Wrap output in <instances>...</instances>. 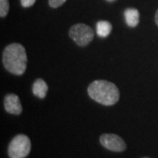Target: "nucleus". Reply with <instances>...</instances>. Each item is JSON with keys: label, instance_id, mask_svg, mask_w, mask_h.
Returning a JSON list of instances; mask_svg holds the SVG:
<instances>
[{"label": "nucleus", "instance_id": "10", "mask_svg": "<svg viewBox=\"0 0 158 158\" xmlns=\"http://www.w3.org/2000/svg\"><path fill=\"white\" fill-rule=\"evenodd\" d=\"M9 1L8 0H0V16L1 18L6 17L9 12Z\"/></svg>", "mask_w": 158, "mask_h": 158}, {"label": "nucleus", "instance_id": "1", "mask_svg": "<svg viewBox=\"0 0 158 158\" xmlns=\"http://www.w3.org/2000/svg\"><path fill=\"white\" fill-rule=\"evenodd\" d=\"M27 56L26 49L19 43H12L6 47L3 53L5 68L14 75H22L27 69Z\"/></svg>", "mask_w": 158, "mask_h": 158}, {"label": "nucleus", "instance_id": "14", "mask_svg": "<svg viewBox=\"0 0 158 158\" xmlns=\"http://www.w3.org/2000/svg\"><path fill=\"white\" fill-rule=\"evenodd\" d=\"M107 2H114V1H116V0H106Z\"/></svg>", "mask_w": 158, "mask_h": 158}, {"label": "nucleus", "instance_id": "6", "mask_svg": "<svg viewBox=\"0 0 158 158\" xmlns=\"http://www.w3.org/2000/svg\"><path fill=\"white\" fill-rule=\"evenodd\" d=\"M5 108L7 113L19 115L22 113V106L19 98L15 94H8L5 98Z\"/></svg>", "mask_w": 158, "mask_h": 158}, {"label": "nucleus", "instance_id": "8", "mask_svg": "<svg viewBox=\"0 0 158 158\" xmlns=\"http://www.w3.org/2000/svg\"><path fill=\"white\" fill-rule=\"evenodd\" d=\"M33 92L39 98H44L48 92V85L43 79H37L33 85Z\"/></svg>", "mask_w": 158, "mask_h": 158}, {"label": "nucleus", "instance_id": "11", "mask_svg": "<svg viewBox=\"0 0 158 158\" xmlns=\"http://www.w3.org/2000/svg\"><path fill=\"white\" fill-rule=\"evenodd\" d=\"M66 0H48V4L52 8H57L63 5Z\"/></svg>", "mask_w": 158, "mask_h": 158}, {"label": "nucleus", "instance_id": "4", "mask_svg": "<svg viewBox=\"0 0 158 158\" xmlns=\"http://www.w3.org/2000/svg\"><path fill=\"white\" fill-rule=\"evenodd\" d=\"M69 37L80 47L88 45L94 38V31L90 27L78 23L71 27L69 29Z\"/></svg>", "mask_w": 158, "mask_h": 158}, {"label": "nucleus", "instance_id": "2", "mask_svg": "<svg viewBox=\"0 0 158 158\" xmlns=\"http://www.w3.org/2000/svg\"><path fill=\"white\" fill-rule=\"evenodd\" d=\"M89 96L104 106H113L118 102L119 91L117 86L106 80H96L88 87Z\"/></svg>", "mask_w": 158, "mask_h": 158}, {"label": "nucleus", "instance_id": "3", "mask_svg": "<svg viewBox=\"0 0 158 158\" xmlns=\"http://www.w3.org/2000/svg\"><path fill=\"white\" fill-rule=\"evenodd\" d=\"M31 150L30 139L25 135H16L10 142L8 155L10 158H25Z\"/></svg>", "mask_w": 158, "mask_h": 158}, {"label": "nucleus", "instance_id": "9", "mask_svg": "<svg viewBox=\"0 0 158 158\" xmlns=\"http://www.w3.org/2000/svg\"><path fill=\"white\" fill-rule=\"evenodd\" d=\"M112 25L111 23L106 21V20H101V21H98L97 23L96 27V32L97 34L102 37V38H106L107 37L109 34H111L112 32Z\"/></svg>", "mask_w": 158, "mask_h": 158}, {"label": "nucleus", "instance_id": "7", "mask_svg": "<svg viewBox=\"0 0 158 158\" xmlns=\"http://www.w3.org/2000/svg\"><path fill=\"white\" fill-rule=\"evenodd\" d=\"M124 16L127 26H129L131 27H135L139 24L140 13L137 9H135V8L126 9L124 11Z\"/></svg>", "mask_w": 158, "mask_h": 158}, {"label": "nucleus", "instance_id": "5", "mask_svg": "<svg viewBox=\"0 0 158 158\" xmlns=\"http://www.w3.org/2000/svg\"><path fill=\"white\" fill-rule=\"evenodd\" d=\"M100 143L103 147L113 152H122L127 148L124 140L113 134L102 135L100 136Z\"/></svg>", "mask_w": 158, "mask_h": 158}, {"label": "nucleus", "instance_id": "12", "mask_svg": "<svg viewBox=\"0 0 158 158\" xmlns=\"http://www.w3.org/2000/svg\"><path fill=\"white\" fill-rule=\"evenodd\" d=\"M36 0H20L21 6L25 8H28L31 7L32 6H34Z\"/></svg>", "mask_w": 158, "mask_h": 158}, {"label": "nucleus", "instance_id": "13", "mask_svg": "<svg viewBox=\"0 0 158 158\" xmlns=\"http://www.w3.org/2000/svg\"><path fill=\"white\" fill-rule=\"evenodd\" d=\"M155 20H156V23L158 26V10L156 11V17H155Z\"/></svg>", "mask_w": 158, "mask_h": 158}]
</instances>
